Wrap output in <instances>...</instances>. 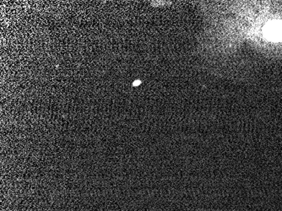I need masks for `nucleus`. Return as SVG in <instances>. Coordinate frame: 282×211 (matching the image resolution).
<instances>
[{"label": "nucleus", "mask_w": 282, "mask_h": 211, "mask_svg": "<svg viewBox=\"0 0 282 211\" xmlns=\"http://www.w3.org/2000/svg\"><path fill=\"white\" fill-rule=\"evenodd\" d=\"M265 36L272 41L282 40V21H275L267 25L264 28Z\"/></svg>", "instance_id": "obj_1"}, {"label": "nucleus", "mask_w": 282, "mask_h": 211, "mask_svg": "<svg viewBox=\"0 0 282 211\" xmlns=\"http://www.w3.org/2000/svg\"><path fill=\"white\" fill-rule=\"evenodd\" d=\"M140 84V80H136L135 82H134V84H133V85H134L135 86H136V85H139Z\"/></svg>", "instance_id": "obj_2"}]
</instances>
